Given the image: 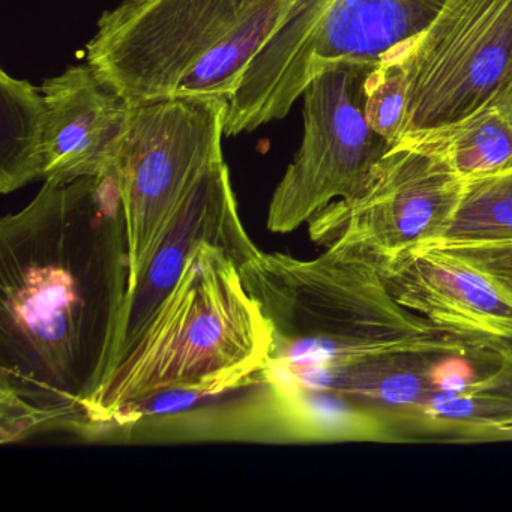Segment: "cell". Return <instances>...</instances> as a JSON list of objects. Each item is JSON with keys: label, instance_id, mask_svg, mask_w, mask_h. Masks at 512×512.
<instances>
[{"label": "cell", "instance_id": "6da1fadb", "mask_svg": "<svg viewBox=\"0 0 512 512\" xmlns=\"http://www.w3.org/2000/svg\"><path fill=\"white\" fill-rule=\"evenodd\" d=\"M130 289L127 218L112 161L44 182L0 221V440L83 434L109 376Z\"/></svg>", "mask_w": 512, "mask_h": 512}, {"label": "cell", "instance_id": "7a4b0ae2", "mask_svg": "<svg viewBox=\"0 0 512 512\" xmlns=\"http://www.w3.org/2000/svg\"><path fill=\"white\" fill-rule=\"evenodd\" d=\"M239 271L271 326L265 371L280 401L365 356L454 331L398 304L376 260L352 245H328L313 260L260 251Z\"/></svg>", "mask_w": 512, "mask_h": 512}, {"label": "cell", "instance_id": "3957f363", "mask_svg": "<svg viewBox=\"0 0 512 512\" xmlns=\"http://www.w3.org/2000/svg\"><path fill=\"white\" fill-rule=\"evenodd\" d=\"M272 332L226 250L200 242L137 346L86 407L82 436L172 391L224 392L265 373Z\"/></svg>", "mask_w": 512, "mask_h": 512}, {"label": "cell", "instance_id": "277c9868", "mask_svg": "<svg viewBox=\"0 0 512 512\" xmlns=\"http://www.w3.org/2000/svg\"><path fill=\"white\" fill-rule=\"evenodd\" d=\"M298 0H124L104 11L86 64L131 106L232 101L251 59Z\"/></svg>", "mask_w": 512, "mask_h": 512}, {"label": "cell", "instance_id": "5b68a950", "mask_svg": "<svg viewBox=\"0 0 512 512\" xmlns=\"http://www.w3.org/2000/svg\"><path fill=\"white\" fill-rule=\"evenodd\" d=\"M443 0H298L251 59L229 103L224 136L286 118L308 83L335 65L400 59Z\"/></svg>", "mask_w": 512, "mask_h": 512}, {"label": "cell", "instance_id": "8992f818", "mask_svg": "<svg viewBox=\"0 0 512 512\" xmlns=\"http://www.w3.org/2000/svg\"><path fill=\"white\" fill-rule=\"evenodd\" d=\"M229 101L173 98L131 106L112 163L127 218L130 289L136 290L158 245L188 197L223 163Z\"/></svg>", "mask_w": 512, "mask_h": 512}, {"label": "cell", "instance_id": "52a82bcc", "mask_svg": "<svg viewBox=\"0 0 512 512\" xmlns=\"http://www.w3.org/2000/svg\"><path fill=\"white\" fill-rule=\"evenodd\" d=\"M466 181L428 133L407 134L388 149L370 187L353 202L326 206L310 220L316 244H346L377 265L440 244Z\"/></svg>", "mask_w": 512, "mask_h": 512}, {"label": "cell", "instance_id": "ba28073f", "mask_svg": "<svg viewBox=\"0 0 512 512\" xmlns=\"http://www.w3.org/2000/svg\"><path fill=\"white\" fill-rule=\"evenodd\" d=\"M368 65H335L302 92L304 136L269 203L268 229L290 233L337 200L353 202L370 187L391 146L368 124Z\"/></svg>", "mask_w": 512, "mask_h": 512}, {"label": "cell", "instance_id": "9c48e42d", "mask_svg": "<svg viewBox=\"0 0 512 512\" xmlns=\"http://www.w3.org/2000/svg\"><path fill=\"white\" fill-rule=\"evenodd\" d=\"M398 61L409 85L401 137L470 118L511 73L512 0H443Z\"/></svg>", "mask_w": 512, "mask_h": 512}, {"label": "cell", "instance_id": "30bf717a", "mask_svg": "<svg viewBox=\"0 0 512 512\" xmlns=\"http://www.w3.org/2000/svg\"><path fill=\"white\" fill-rule=\"evenodd\" d=\"M203 241L226 250L239 268L260 253L239 217L226 161L209 170L179 209L142 281L128 296L107 380L133 352L158 308L181 278L191 254Z\"/></svg>", "mask_w": 512, "mask_h": 512}, {"label": "cell", "instance_id": "8fae6325", "mask_svg": "<svg viewBox=\"0 0 512 512\" xmlns=\"http://www.w3.org/2000/svg\"><path fill=\"white\" fill-rule=\"evenodd\" d=\"M379 269L395 301L434 325L512 344V289L475 263L427 247Z\"/></svg>", "mask_w": 512, "mask_h": 512}, {"label": "cell", "instance_id": "7c38bea8", "mask_svg": "<svg viewBox=\"0 0 512 512\" xmlns=\"http://www.w3.org/2000/svg\"><path fill=\"white\" fill-rule=\"evenodd\" d=\"M47 107L44 182H71L109 166L131 104L89 64L71 65L40 86Z\"/></svg>", "mask_w": 512, "mask_h": 512}, {"label": "cell", "instance_id": "4fadbf2b", "mask_svg": "<svg viewBox=\"0 0 512 512\" xmlns=\"http://www.w3.org/2000/svg\"><path fill=\"white\" fill-rule=\"evenodd\" d=\"M46 130L41 88L0 71V193L43 181Z\"/></svg>", "mask_w": 512, "mask_h": 512}, {"label": "cell", "instance_id": "5bb4252c", "mask_svg": "<svg viewBox=\"0 0 512 512\" xmlns=\"http://www.w3.org/2000/svg\"><path fill=\"white\" fill-rule=\"evenodd\" d=\"M424 133L439 143L464 181L512 167V121L497 107H485L457 124Z\"/></svg>", "mask_w": 512, "mask_h": 512}, {"label": "cell", "instance_id": "9a60e30c", "mask_svg": "<svg viewBox=\"0 0 512 512\" xmlns=\"http://www.w3.org/2000/svg\"><path fill=\"white\" fill-rule=\"evenodd\" d=\"M512 242V167L466 181L463 200L448 233L434 247Z\"/></svg>", "mask_w": 512, "mask_h": 512}, {"label": "cell", "instance_id": "2e32d148", "mask_svg": "<svg viewBox=\"0 0 512 512\" xmlns=\"http://www.w3.org/2000/svg\"><path fill=\"white\" fill-rule=\"evenodd\" d=\"M409 103V85L400 61H386L368 68L364 80L365 118L371 130L395 145L403 134Z\"/></svg>", "mask_w": 512, "mask_h": 512}, {"label": "cell", "instance_id": "e0dca14e", "mask_svg": "<svg viewBox=\"0 0 512 512\" xmlns=\"http://www.w3.org/2000/svg\"><path fill=\"white\" fill-rule=\"evenodd\" d=\"M440 248H446L457 256L475 263L479 268L496 275L509 289H512V242Z\"/></svg>", "mask_w": 512, "mask_h": 512}, {"label": "cell", "instance_id": "ac0fdd59", "mask_svg": "<svg viewBox=\"0 0 512 512\" xmlns=\"http://www.w3.org/2000/svg\"><path fill=\"white\" fill-rule=\"evenodd\" d=\"M488 106L497 107V109L502 110L512 121V76L508 77L505 85L499 89L496 97H494V100L491 101Z\"/></svg>", "mask_w": 512, "mask_h": 512}, {"label": "cell", "instance_id": "d6986e66", "mask_svg": "<svg viewBox=\"0 0 512 512\" xmlns=\"http://www.w3.org/2000/svg\"><path fill=\"white\" fill-rule=\"evenodd\" d=\"M499 376L503 386L509 392H512V347L506 353L505 361H503L502 367H500Z\"/></svg>", "mask_w": 512, "mask_h": 512}, {"label": "cell", "instance_id": "ffe728a7", "mask_svg": "<svg viewBox=\"0 0 512 512\" xmlns=\"http://www.w3.org/2000/svg\"><path fill=\"white\" fill-rule=\"evenodd\" d=\"M494 440H512V427L503 428V430L497 431Z\"/></svg>", "mask_w": 512, "mask_h": 512}, {"label": "cell", "instance_id": "44dd1931", "mask_svg": "<svg viewBox=\"0 0 512 512\" xmlns=\"http://www.w3.org/2000/svg\"><path fill=\"white\" fill-rule=\"evenodd\" d=\"M512 76V68H511V73H509V76L508 77H511ZM508 80V79H506ZM503 85H505V83H503Z\"/></svg>", "mask_w": 512, "mask_h": 512}]
</instances>
